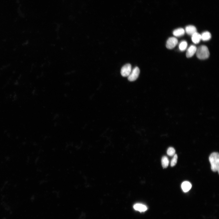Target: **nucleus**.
<instances>
[{
	"mask_svg": "<svg viewBox=\"0 0 219 219\" xmlns=\"http://www.w3.org/2000/svg\"><path fill=\"white\" fill-rule=\"evenodd\" d=\"M191 39L194 43L197 44L201 40V34L196 32L192 35Z\"/></svg>",
	"mask_w": 219,
	"mask_h": 219,
	"instance_id": "6e6552de",
	"label": "nucleus"
},
{
	"mask_svg": "<svg viewBox=\"0 0 219 219\" xmlns=\"http://www.w3.org/2000/svg\"><path fill=\"white\" fill-rule=\"evenodd\" d=\"M197 57L199 59L204 60L208 58L210 53L207 47L205 45H201L197 48L196 52Z\"/></svg>",
	"mask_w": 219,
	"mask_h": 219,
	"instance_id": "f03ea898",
	"label": "nucleus"
},
{
	"mask_svg": "<svg viewBox=\"0 0 219 219\" xmlns=\"http://www.w3.org/2000/svg\"><path fill=\"white\" fill-rule=\"evenodd\" d=\"M132 70L131 66L130 64H127L122 68L121 70V74L123 77H128Z\"/></svg>",
	"mask_w": 219,
	"mask_h": 219,
	"instance_id": "20e7f679",
	"label": "nucleus"
},
{
	"mask_svg": "<svg viewBox=\"0 0 219 219\" xmlns=\"http://www.w3.org/2000/svg\"><path fill=\"white\" fill-rule=\"evenodd\" d=\"M167 153V155H169L172 156L175 154V150L173 148L170 147L168 148Z\"/></svg>",
	"mask_w": 219,
	"mask_h": 219,
	"instance_id": "2eb2a0df",
	"label": "nucleus"
},
{
	"mask_svg": "<svg viewBox=\"0 0 219 219\" xmlns=\"http://www.w3.org/2000/svg\"><path fill=\"white\" fill-rule=\"evenodd\" d=\"M178 40L175 37L169 38L166 43V47L169 49H172L174 48L177 44Z\"/></svg>",
	"mask_w": 219,
	"mask_h": 219,
	"instance_id": "39448f33",
	"label": "nucleus"
},
{
	"mask_svg": "<svg viewBox=\"0 0 219 219\" xmlns=\"http://www.w3.org/2000/svg\"><path fill=\"white\" fill-rule=\"evenodd\" d=\"M192 185L190 182L188 181L183 182L181 185V187L183 192H186L191 188Z\"/></svg>",
	"mask_w": 219,
	"mask_h": 219,
	"instance_id": "1a4fd4ad",
	"label": "nucleus"
},
{
	"mask_svg": "<svg viewBox=\"0 0 219 219\" xmlns=\"http://www.w3.org/2000/svg\"><path fill=\"white\" fill-rule=\"evenodd\" d=\"M140 71L137 67H135L132 70L128 76V79L130 81H135L138 78Z\"/></svg>",
	"mask_w": 219,
	"mask_h": 219,
	"instance_id": "7ed1b4c3",
	"label": "nucleus"
},
{
	"mask_svg": "<svg viewBox=\"0 0 219 219\" xmlns=\"http://www.w3.org/2000/svg\"><path fill=\"white\" fill-rule=\"evenodd\" d=\"M185 31L188 35H192L196 32V27L193 25H189L185 28Z\"/></svg>",
	"mask_w": 219,
	"mask_h": 219,
	"instance_id": "0eeeda50",
	"label": "nucleus"
},
{
	"mask_svg": "<svg viewBox=\"0 0 219 219\" xmlns=\"http://www.w3.org/2000/svg\"><path fill=\"white\" fill-rule=\"evenodd\" d=\"M171 162V166L172 167L175 166L176 164L178 158L176 154H175Z\"/></svg>",
	"mask_w": 219,
	"mask_h": 219,
	"instance_id": "dca6fc26",
	"label": "nucleus"
},
{
	"mask_svg": "<svg viewBox=\"0 0 219 219\" xmlns=\"http://www.w3.org/2000/svg\"><path fill=\"white\" fill-rule=\"evenodd\" d=\"M187 43L186 41H181L179 45V48L181 51H184L187 48Z\"/></svg>",
	"mask_w": 219,
	"mask_h": 219,
	"instance_id": "4468645a",
	"label": "nucleus"
},
{
	"mask_svg": "<svg viewBox=\"0 0 219 219\" xmlns=\"http://www.w3.org/2000/svg\"><path fill=\"white\" fill-rule=\"evenodd\" d=\"M209 160L211 164V168L212 170L214 172L217 171L219 173V153L216 152H214L211 153L209 156Z\"/></svg>",
	"mask_w": 219,
	"mask_h": 219,
	"instance_id": "f257e3e1",
	"label": "nucleus"
},
{
	"mask_svg": "<svg viewBox=\"0 0 219 219\" xmlns=\"http://www.w3.org/2000/svg\"><path fill=\"white\" fill-rule=\"evenodd\" d=\"M162 164V167L164 168H166L168 166L169 161L167 157L166 156H163L161 160Z\"/></svg>",
	"mask_w": 219,
	"mask_h": 219,
	"instance_id": "ddd939ff",
	"label": "nucleus"
},
{
	"mask_svg": "<svg viewBox=\"0 0 219 219\" xmlns=\"http://www.w3.org/2000/svg\"><path fill=\"white\" fill-rule=\"evenodd\" d=\"M201 40L204 41H207L210 39L211 35L210 33L208 31L203 32L201 35Z\"/></svg>",
	"mask_w": 219,
	"mask_h": 219,
	"instance_id": "f8f14e48",
	"label": "nucleus"
},
{
	"mask_svg": "<svg viewBox=\"0 0 219 219\" xmlns=\"http://www.w3.org/2000/svg\"><path fill=\"white\" fill-rule=\"evenodd\" d=\"M197 48L194 45H191L188 49L186 52V57L188 58L192 57L196 53Z\"/></svg>",
	"mask_w": 219,
	"mask_h": 219,
	"instance_id": "423d86ee",
	"label": "nucleus"
},
{
	"mask_svg": "<svg viewBox=\"0 0 219 219\" xmlns=\"http://www.w3.org/2000/svg\"><path fill=\"white\" fill-rule=\"evenodd\" d=\"M135 210L140 212L145 211L147 210V207L141 203H136L134 206Z\"/></svg>",
	"mask_w": 219,
	"mask_h": 219,
	"instance_id": "9d476101",
	"label": "nucleus"
},
{
	"mask_svg": "<svg viewBox=\"0 0 219 219\" xmlns=\"http://www.w3.org/2000/svg\"><path fill=\"white\" fill-rule=\"evenodd\" d=\"M185 31L184 29L181 28H177L173 32V35L176 37H180L183 35L185 33Z\"/></svg>",
	"mask_w": 219,
	"mask_h": 219,
	"instance_id": "9b49d317",
	"label": "nucleus"
}]
</instances>
